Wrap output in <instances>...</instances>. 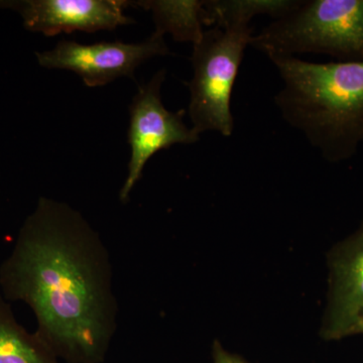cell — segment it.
<instances>
[{
  "mask_svg": "<svg viewBox=\"0 0 363 363\" xmlns=\"http://www.w3.org/2000/svg\"><path fill=\"white\" fill-rule=\"evenodd\" d=\"M300 0H207L203 6L206 26L230 28L250 26L253 18L269 16L274 20L290 13Z\"/></svg>",
  "mask_w": 363,
  "mask_h": 363,
  "instance_id": "9",
  "label": "cell"
},
{
  "mask_svg": "<svg viewBox=\"0 0 363 363\" xmlns=\"http://www.w3.org/2000/svg\"><path fill=\"white\" fill-rule=\"evenodd\" d=\"M250 45L269 58L321 54L363 61V0H300L253 35Z\"/></svg>",
  "mask_w": 363,
  "mask_h": 363,
  "instance_id": "3",
  "label": "cell"
},
{
  "mask_svg": "<svg viewBox=\"0 0 363 363\" xmlns=\"http://www.w3.org/2000/svg\"><path fill=\"white\" fill-rule=\"evenodd\" d=\"M166 74V69L157 71L147 84L138 87L131 102L128 135L131 157L128 178L119 193L123 202L128 201L150 157L172 145H191L199 140V133L184 123L186 111L171 112L162 104L161 89Z\"/></svg>",
  "mask_w": 363,
  "mask_h": 363,
  "instance_id": "5",
  "label": "cell"
},
{
  "mask_svg": "<svg viewBox=\"0 0 363 363\" xmlns=\"http://www.w3.org/2000/svg\"><path fill=\"white\" fill-rule=\"evenodd\" d=\"M0 286L37 319L35 335L73 362L104 357L116 330L108 253L82 215L40 198L0 266Z\"/></svg>",
  "mask_w": 363,
  "mask_h": 363,
  "instance_id": "1",
  "label": "cell"
},
{
  "mask_svg": "<svg viewBox=\"0 0 363 363\" xmlns=\"http://www.w3.org/2000/svg\"><path fill=\"white\" fill-rule=\"evenodd\" d=\"M252 37L250 26L212 28L193 45L189 116L199 135L206 131H216L225 138L233 135L231 95Z\"/></svg>",
  "mask_w": 363,
  "mask_h": 363,
  "instance_id": "4",
  "label": "cell"
},
{
  "mask_svg": "<svg viewBox=\"0 0 363 363\" xmlns=\"http://www.w3.org/2000/svg\"><path fill=\"white\" fill-rule=\"evenodd\" d=\"M169 54L164 35L159 30L138 44L102 42L82 45L61 40L51 51L37 52L38 62L45 69L74 72L88 87L104 86L117 78H135L142 64L157 56Z\"/></svg>",
  "mask_w": 363,
  "mask_h": 363,
  "instance_id": "6",
  "label": "cell"
},
{
  "mask_svg": "<svg viewBox=\"0 0 363 363\" xmlns=\"http://www.w3.org/2000/svg\"><path fill=\"white\" fill-rule=\"evenodd\" d=\"M269 59L283 82L274 96L281 118L327 162L352 159L363 143V61Z\"/></svg>",
  "mask_w": 363,
  "mask_h": 363,
  "instance_id": "2",
  "label": "cell"
},
{
  "mask_svg": "<svg viewBox=\"0 0 363 363\" xmlns=\"http://www.w3.org/2000/svg\"><path fill=\"white\" fill-rule=\"evenodd\" d=\"M357 334H363V308L358 313L354 323L350 327L347 336L357 335Z\"/></svg>",
  "mask_w": 363,
  "mask_h": 363,
  "instance_id": "13",
  "label": "cell"
},
{
  "mask_svg": "<svg viewBox=\"0 0 363 363\" xmlns=\"http://www.w3.org/2000/svg\"><path fill=\"white\" fill-rule=\"evenodd\" d=\"M213 357L214 363H245L240 358L226 352L218 342L214 344Z\"/></svg>",
  "mask_w": 363,
  "mask_h": 363,
  "instance_id": "12",
  "label": "cell"
},
{
  "mask_svg": "<svg viewBox=\"0 0 363 363\" xmlns=\"http://www.w3.org/2000/svg\"><path fill=\"white\" fill-rule=\"evenodd\" d=\"M44 341L16 321L0 296V363H57Z\"/></svg>",
  "mask_w": 363,
  "mask_h": 363,
  "instance_id": "11",
  "label": "cell"
},
{
  "mask_svg": "<svg viewBox=\"0 0 363 363\" xmlns=\"http://www.w3.org/2000/svg\"><path fill=\"white\" fill-rule=\"evenodd\" d=\"M126 0H0V9L16 11L30 32L52 37L75 30H116L135 21L124 14Z\"/></svg>",
  "mask_w": 363,
  "mask_h": 363,
  "instance_id": "7",
  "label": "cell"
},
{
  "mask_svg": "<svg viewBox=\"0 0 363 363\" xmlns=\"http://www.w3.org/2000/svg\"><path fill=\"white\" fill-rule=\"evenodd\" d=\"M136 6L152 11L156 30L164 35L169 33L178 42H190L193 45L201 40L203 33V6L199 0H159L138 1Z\"/></svg>",
  "mask_w": 363,
  "mask_h": 363,
  "instance_id": "10",
  "label": "cell"
},
{
  "mask_svg": "<svg viewBox=\"0 0 363 363\" xmlns=\"http://www.w3.org/2000/svg\"><path fill=\"white\" fill-rule=\"evenodd\" d=\"M328 304L322 326L324 338L346 337L363 308V222L328 257Z\"/></svg>",
  "mask_w": 363,
  "mask_h": 363,
  "instance_id": "8",
  "label": "cell"
}]
</instances>
